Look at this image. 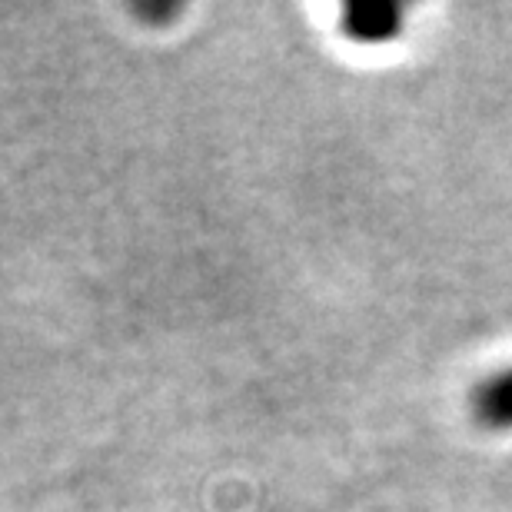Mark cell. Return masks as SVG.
<instances>
[{
  "label": "cell",
  "mask_w": 512,
  "mask_h": 512,
  "mask_svg": "<svg viewBox=\"0 0 512 512\" xmlns=\"http://www.w3.org/2000/svg\"><path fill=\"white\" fill-rule=\"evenodd\" d=\"M406 10L389 0H366V4H346L343 7V34L360 40V44H383V40L399 37L403 30Z\"/></svg>",
  "instance_id": "cell-1"
},
{
  "label": "cell",
  "mask_w": 512,
  "mask_h": 512,
  "mask_svg": "<svg viewBox=\"0 0 512 512\" xmlns=\"http://www.w3.org/2000/svg\"><path fill=\"white\" fill-rule=\"evenodd\" d=\"M469 409L486 429H512V366L473 386Z\"/></svg>",
  "instance_id": "cell-2"
}]
</instances>
